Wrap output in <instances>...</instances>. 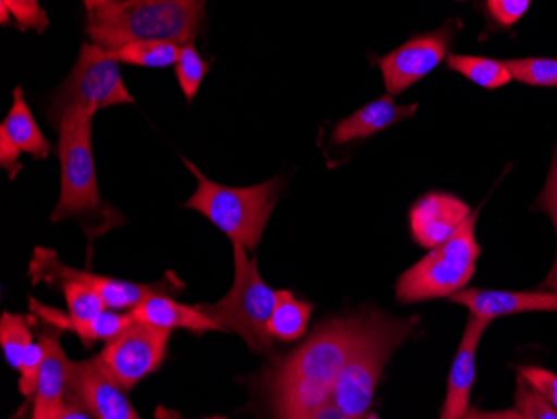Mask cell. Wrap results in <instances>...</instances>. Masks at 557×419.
<instances>
[{
  "label": "cell",
  "mask_w": 557,
  "mask_h": 419,
  "mask_svg": "<svg viewBox=\"0 0 557 419\" xmlns=\"http://www.w3.org/2000/svg\"><path fill=\"white\" fill-rule=\"evenodd\" d=\"M361 321L362 315L322 321L302 346L272 366L265 380L277 418L311 419L333 402L334 384Z\"/></svg>",
  "instance_id": "6da1fadb"
},
{
  "label": "cell",
  "mask_w": 557,
  "mask_h": 419,
  "mask_svg": "<svg viewBox=\"0 0 557 419\" xmlns=\"http://www.w3.org/2000/svg\"><path fill=\"white\" fill-rule=\"evenodd\" d=\"M206 0H111L87 15L86 33L112 51L136 40L189 44L199 36Z\"/></svg>",
  "instance_id": "7a4b0ae2"
},
{
  "label": "cell",
  "mask_w": 557,
  "mask_h": 419,
  "mask_svg": "<svg viewBox=\"0 0 557 419\" xmlns=\"http://www.w3.org/2000/svg\"><path fill=\"white\" fill-rule=\"evenodd\" d=\"M418 324L419 318L394 319L377 311L362 315L333 391V402L347 419L368 416L384 366Z\"/></svg>",
  "instance_id": "3957f363"
},
{
  "label": "cell",
  "mask_w": 557,
  "mask_h": 419,
  "mask_svg": "<svg viewBox=\"0 0 557 419\" xmlns=\"http://www.w3.org/2000/svg\"><path fill=\"white\" fill-rule=\"evenodd\" d=\"M183 162L197 181L196 190L184 208L205 215L233 243L243 244L247 251H255L277 206L283 181L274 177L258 186H222L208 180L189 159L183 158Z\"/></svg>",
  "instance_id": "277c9868"
},
{
  "label": "cell",
  "mask_w": 557,
  "mask_h": 419,
  "mask_svg": "<svg viewBox=\"0 0 557 419\" xmlns=\"http://www.w3.org/2000/svg\"><path fill=\"white\" fill-rule=\"evenodd\" d=\"M121 62L104 47L84 42L71 74L55 90L47 118L61 130L75 119L94 118L112 106L134 104L122 79Z\"/></svg>",
  "instance_id": "5b68a950"
},
{
  "label": "cell",
  "mask_w": 557,
  "mask_h": 419,
  "mask_svg": "<svg viewBox=\"0 0 557 419\" xmlns=\"http://www.w3.org/2000/svg\"><path fill=\"white\" fill-rule=\"evenodd\" d=\"M234 244L236 278L233 287L221 301L202 305L225 333H237L250 352L271 355L274 337L269 331L272 311L277 303V291L272 289L259 274L258 259L247 258L243 244Z\"/></svg>",
  "instance_id": "8992f818"
},
{
  "label": "cell",
  "mask_w": 557,
  "mask_h": 419,
  "mask_svg": "<svg viewBox=\"0 0 557 419\" xmlns=\"http://www.w3.org/2000/svg\"><path fill=\"white\" fill-rule=\"evenodd\" d=\"M478 212H472L458 233L433 248L397 280L396 298L403 305L431 301L465 289L475 273L481 246L475 239Z\"/></svg>",
  "instance_id": "52a82bcc"
},
{
  "label": "cell",
  "mask_w": 557,
  "mask_h": 419,
  "mask_svg": "<svg viewBox=\"0 0 557 419\" xmlns=\"http://www.w3.org/2000/svg\"><path fill=\"white\" fill-rule=\"evenodd\" d=\"M92 121L94 118L75 119L58 130L61 197L50 215V221L54 223L64 219L84 223L102 211L94 161Z\"/></svg>",
  "instance_id": "ba28073f"
},
{
  "label": "cell",
  "mask_w": 557,
  "mask_h": 419,
  "mask_svg": "<svg viewBox=\"0 0 557 419\" xmlns=\"http://www.w3.org/2000/svg\"><path fill=\"white\" fill-rule=\"evenodd\" d=\"M29 276L33 284L47 283L49 286H59L64 281H79L87 284L94 291L99 293L100 298L104 299L106 306L115 311H133L144 299L149 298L156 293H165L169 287L175 283L143 284L133 283V281L117 280V278L100 276V274L89 273L83 269L71 268L59 261L58 252L47 248L34 249V258L29 266Z\"/></svg>",
  "instance_id": "9c48e42d"
},
{
  "label": "cell",
  "mask_w": 557,
  "mask_h": 419,
  "mask_svg": "<svg viewBox=\"0 0 557 419\" xmlns=\"http://www.w3.org/2000/svg\"><path fill=\"white\" fill-rule=\"evenodd\" d=\"M169 340L171 331L149 326L133 318L129 326L108 341L100 356L119 384L129 393L140 381L161 369L168 358Z\"/></svg>",
  "instance_id": "30bf717a"
},
{
  "label": "cell",
  "mask_w": 557,
  "mask_h": 419,
  "mask_svg": "<svg viewBox=\"0 0 557 419\" xmlns=\"http://www.w3.org/2000/svg\"><path fill=\"white\" fill-rule=\"evenodd\" d=\"M79 403L97 419H137L139 412L127 398V391L109 371L102 356L71 365L67 402Z\"/></svg>",
  "instance_id": "8fae6325"
},
{
  "label": "cell",
  "mask_w": 557,
  "mask_h": 419,
  "mask_svg": "<svg viewBox=\"0 0 557 419\" xmlns=\"http://www.w3.org/2000/svg\"><path fill=\"white\" fill-rule=\"evenodd\" d=\"M453 36V24H447L436 33L412 37L396 51L377 59L387 93L399 96L433 72L447 58Z\"/></svg>",
  "instance_id": "7c38bea8"
},
{
  "label": "cell",
  "mask_w": 557,
  "mask_h": 419,
  "mask_svg": "<svg viewBox=\"0 0 557 419\" xmlns=\"http://www.w3.org/2000/svg\"><path fill=\"white\" fill-rule=\"evenodd\" d=\"M471 208L459 197L446 193H428L409 212V223L416 243L433 249L458 233Z\"/></svg>",
  "instance_id": "4fadbf2b"
},
{
  "label": "cell",
  "mask_w": 557,
  "mask_h": 419,
  "mask_svg": "<svg viewBox=\"0 0 557 419\" xmlns=\"http://www.w3.org/2000/svg\"><path fill=\"white\" fill-rule=\"evenodd\" d=\"M491 323L493 319L469 316L461 344L447 378L446 402H444L441 418L458 419L468 416L469 398H471L472 384L475 380V355H478L479 343Z\"/></svg>",
  "instance_id": "5bb4252c"
},
{
  "label": "cell",
  "mask_w": 557,
  "mask_h": 419,
  "mask_svg": "<svg viewBox=\"0 0 557 419\" xmlns=\"http://www.w3.org/2000/svg\"><path fill=\"white\" fill-rule=\"evenodd\" d=\"M450 301L466 306L471 315L496 319L529 311H557L556 291L512 293V291L461 289Z\"/></svg>",
  "instance_id": "9a60e30c"
},
{
  "label": "cell",
  "mask_w": 557,
  "mask_h": 419,
  "mask_svg": "<svg viewBox=\"0 0 557 419\" xmlns=\"http://www.w3.org/2000/svg\"><path fill=\"white\" fill-rule=\"evenodd\" d=\"M46 337L47 352L34 394L33 418L59 419L67 402L72 361L62 349L59 333H46Z\"/></svg>",
  "instance_id": "2e32d148"
},
{
  "label": "cell",
  "mask_w": 557,
  "mask_h": 419,
  "mask_svg": "<svg viewBox=\"0 0 557 419\" xmlns=\"http://www.w3.org/2000/svg\"><path fill=\"white\" fill-rule=\"evenodd\" d=\"M131 315L137 321L159 330L171 331V333L174 330H186L196 336H202L211 331L225 333L200 306L183 305L165 296V293L152 294L134 308Z\"/></svg>",
  "instance_id": "e0dca14e"
},
{
  "label": "cell",
  "mask_w": 557,
  "mask_h": 419,
  "mask_svg": "<svg viewBox=\"0 0 557 419\" xmlns=\"http://www.w3.org/2000/svg\"><path fill=\"white\" fill-rule=\"evenodd\" d=\"M418 111V104L397 106L393 96H383L369 102L364 108L350 114L349 118L334 127L331 140L337 146L352 143V140L366 139L374 134L383 133L387 127L394 126L404 119L412 118Z\"/></svg>",
  "instance_id": "ac0fdd59"
},
{
  "label": "cell",
  "mask_w": 557,
  "mask_h": 419,
  "mask_svg": "<svg viewBox=\"0 0 557 419\" xmlns=\"http://www.w3.org/2000/svg\"><path fill=\"white\" fill-rule=\"evenodd\" d=\"M0 131H4L22 152L30 155L33 158L47 159L54 152V146L44 136L39 124L34 119L21 86L14 89L11 111L2 122Z\"/></svg>",
  "instance_id": "d6986e66"
},
{
  "label": "cell",
  "mask_w": 557,
  "mask_h": 419,
  "mask_svg": "<svg viewBox=\"0 0 557 419\" xmlns=\"http://www.w3.org/2000/svg\"><path fill=\"white\" fill-rule=\"evenodd\" d=\"M312 306L300 301L290 291H277V303L269 321V331L281 343H293L308 331Z\"/></svg>",
  "instance_id": "ffe728a7"
},
{
  "label": "cell",
  "mask_w": 557,
  "mask_h": 419,
  "mask_svg": "<svg viewBox=\"0 0 557 419\" xmlns=\"http://www.w3.org/2000/svg\"><path fill=\"white\" fill-rule=\"evenodd\" d=\"M111 54L121 64L146 69H168L175 65L181 54V44L169 40H136L112 49Z\"/></svg>",
  "instance_id": "44dd1931"
},
{
  "label": "cell",
  "mask_w": 557,
  "mask_h": 419,
  "mask_svg": "<svg viewBox=\"0 0 557 419\" xmlns=\"http://www.w3.org/2000/svg\"><path fill=\"white\" fill-rule=\"evenodd\" d=\"M447 65L484 89H499L512 81L511 71L504 61L478 56L450 54L447 56Z\"/></svg>",
  "instance_id": "7402d4cb"
},
{
  "label": "cell",
  "mask_w": 557,
  "mask_h": 419,
  "mask_svg": "<svg viewBox=\"0 0 557 419\" xmlns=\"http://www.w3.org/2000/svg\"><path fill=\"white\" fill-rule=\"evenodd\" d=\"M33 318L24 315H12V312H2L0 318V346L4 352L5 361L11 368H21L22 358L29 348L33 341V331L30 324Z\"/></svg>",
  "instance_id": "603a6c76"
},
{
  "label": "cell",
  "mask_w": 557,
  "mask_h": 419,
  "mask_svg": "<svg viewBox=\"0 0 557 419\" xmlns=\"http://www.w3.org/2000/svg\"><path fill=\"white\" fill-rule=\"evenodd\" d=\"M174 67L181 90L186 96L187 102H193L202 86V81L208 76L211 62L202 59V56L194 47V42H189L181 46L180 59L175 62Z\"/></svg>",
  "instance_id": "cb8c5ba5"
},
{
  "label": "cell",
  "mask_w": 557,
  "mask_h": 419,
  "mask_svg": "<svg viewBox=\"0 0 557 419\" xmlns=\"http://www.w3.org/2000/svg\"><path fill=\"white\" fill-rule=\"evenodd\" d=\"M512 79L534 87H557V59L528 58L504 61Z\"/></svg>",
  "instance_id": "d4e9b609"
},
{
  "label": "cell",
  "mask_w": 557,
  "mask_h": 419,
  "mask_svg": "<svg viewBox=\"0 0 557 419\" xmlns=\"http://www.w3.org/2000/svg\"><path fill=\"white\" fill-rule=\"evenodd\" d=\"M9 15L15 19L22 30L44 33L49 27V17L40 8L39 0H0V19L8 24Z\"/></svg>",
  "instance_id": "484cf974"
},
{
  "label": "cell",
  "mask_w": 557,
  "mask_h": 419,
  "mask_svg": "<svg viewBox=\"0 0 557 419\" xmlns=\"http://www.w3.org/2000/svg\"><path fill=\"white\" fill-rule=\"evenodd\" d=\"M516 412L519 418L528 419H557V409L547 402L541 391H537L533 384H529L524 378L519 374L516 381Z\"/></svg>",
  "instance_id": "4316f807"
},
{
  "label": "cell",
  "mask_w": 557,
  "mask_h": 419,
  "mask_svg": "<svg viewBox=\"0 0 557 419\" xmlns=\"http://www.w3.org/2000/svg\"><path fill=\"white\" fill-rule=\"evenodd\" d=\"M133 323V315H122V311H115V309L106 308L104 311L100 312L92 323L87 328L86 337L81 343L86 348H92L94 344L99 341H111L114 340L117 334H121L125 328Z\"/></svg>",
  "instance_id": "83f0119b"
},
{
  "label": "cell",
  "mask_w": 557,
  "mask_h": 419,
  "mask_svg": "<svg viewBox=\"0 0 557 419\" xmlns=\"http://www.w3.org/2000/svg\"><path fill=\"white\" fill-rule=\"evenodd\" d=\"M47 352L46 333L39 337L37 343L30 344L24 358L21 361V378H18V391L25 398H34L37 390V381H39L40 368H42L44 358Z\"/></svg>",
  "instance_id": "f1b7e54d"
},
{
  "label": "cell",
  "mask_w": 557,
  "mask_h": 419,
  "mask_svg": "<svg viewBox=\"0 0 557 419\" xmlns=\"http://www.w3.org/2000/svg\"><path fill=\"white\" fill-rule=\"evenodd\" d=\"M533 0H487V9L500 26L511 27L524 17Z\"/></svg>",
  "instance_id": "f546056e"
},
{
  "label": "cell",
  "mask_w": 557,
  "mask_h": 419,
  "mask_svg": "<svg viewBox=\"0 0 557 419\" xmlns=\"http://www.w3.org/2000/svg\"><path fill=\"white\" fill-rule=\"evenodd\" d=\"M518 373L533 384L537 391L546 396L547 402L557 409V374L550 373L547 369L537 366H519Z\"/></svg>",
  "instance_id": "4dcf8cb0"
},
{
  "label": "cell",
  "mask_w": 557,
  "mask_h": 419,
  "mask_svg": "<svg viewBox=\"0 0 557 419\" xmlns=\"http://www.w3.org/2000/svg\"><path fill=\"white\" fill-rule=\"evenodd\" d=\"M21 155V149L12 143L11 137L4 131H0V165L9 172L11 180H15V176L22 171V164L18 162Z\"/></svg>",
  "instance_id": "1f68e13d"
},
{
  "label": "cell",
  "mask_w": 557,
  "mask_h": 419,
  "mask_svg": "<svg viewBox=\"0 0 557 419\" xmlns=\"http://www.w3.org/2000/svg\"><path fill=\"white\" fill-rule=\"evenodd\" d=\"M537 209L546 212L553 219L554 227L557 234V184H547L543 194L537 199Z\"/></svg>",
  "instance_id": "d6a6232c"
},
{
  "label": "cell",
  "mask_w": 557,
  "mask_h": 419,
  "mask_svg": "<svg viewBox=\"0 0 557 419\" xmlns=\"http://www.w3.org/2000/svg\"><path fill=\"white\" fill-rule=\"evenodd\" d=\"M540 291H556L557 293V259L549 274H547L546 280L541 283Z\"/></svg>",
  "instance_id": "836d02e7"
},
{
  "label": "cell",
  "mask_w": 557,
  "mask_h": 419,
  "mask_svg": "<svg viewBox=\"0 0 557 419\" xmlns=\"http://www.w3.org/2000/svg\"><path fill=\"white\" fill-rule=\"evenodd\" d=\"M108 2H111V0H84L87 12L96 11V9L102 8V5L108 4Z\"/></svg>",
  "instance_id": "e575fe53"
},
{
  "label": "cell",
  "mask_w": 557,
  "mask_h": 419,
  "mask_svg": "<svg viewBox=\"0 0 557 419\" xmlns=\"http://www.w3.org/2000/svg\"><path fill=\"white\" fill-rule=\"evenodd\" d=\"M547 184H557V151L556 156H554L553 168H550L549 180H547Z\"/></svg>",
  "instance_id": "d590c367"
}]
</instances>
